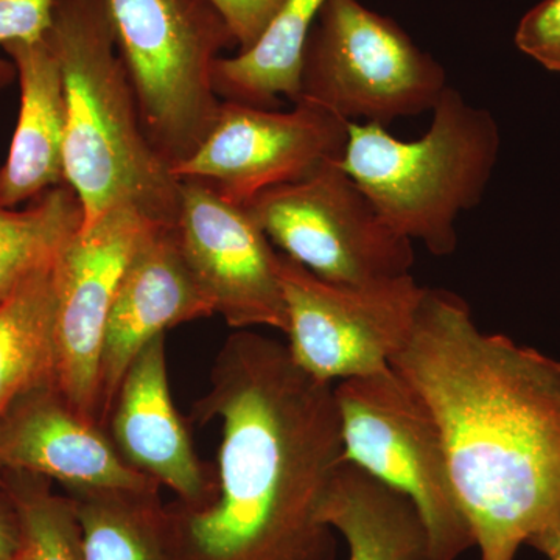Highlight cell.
Here are the masks:
<instances>
[{"label": "cell", "instance_id": "obj_20", "mask_svg": "<svg viewBox=\"0 0 560 560\" xmlns=\"http://www.w3.org/2000/svg\"><path fill=\"white\" fill-rule=\"evenodd\" d=\"M160 489L73 493L83 560H171Z\"/></svg>", "mask_w": 560, "mask_h": 560}, {"label": "cell", "instance_id": "obj_26", "mask_svg": "<svg viewBox=\"0 0 560 560\" xmlns=\"http://www.w3.org/2000/svg\"><path fill=\"white\" fill-rule=\"evenodd\" d=\"M0 560H21V534L16 512L0 504Z\"/></svg>", "mask_w": 560, "mask_h": 560}, {"label": "cell", "instance_id": "obj_14", "mask_svg": "<svg viewBox=\"0 0 560 560\" xmlns=\"http://www.w3.org/2000/svg\"><path fill=\"white\" fill-rule=\"evenodd\" d=\"M212 315V304L184 259L175 228L158 224L132 254L106 324L98 372V423L103 429L140 350L172 327Z\"/></svg>", "mask_w": 560, "mask_h": 560}, {"label": "cell", "instance_id": "obj_6", "mask_svg": "<svg viewBox=\"0 0 560 560\" xmlns=\"http://www.w3.org/2000/svg\"><path fill=\"white\" fill-rule=\"evenodd\" d=\"M342 459L415 504L431 560H456L475 547L455 489L440 427L393 368L335 386Z\"/></svg>", "mask_w": 560, "mask_h": 560}, {"label": "cell", "instance_id": "obj_23", "mask_svg": "<svg viewBox=\"0 0 560 560\" xmlns=\"http://www.w3.org/2000/svg\"><path fill=\"white\" fill-rule=\"evenodd\" d=\"M57 0H0V49L13 40L44 39L54 24ZM18 77L16 66L0 58V91Z\"/></svg>", "mask_w": 560, "mask_h": 560}, {"label": "cell", "instance_id": "obj_11", "mask_svg": "<svg viewBox=\"0 0 560 560\" xmlns=\"http://www.w3.org/2000/svg\"><path fill=\"white\" fill-rule=\"evenodd\" d=\"M348 138V120L311 103L279 110L221 101L208 138L173 175L200 179L245 206L260 191L307 178L324 162L341 160Z\"/></svg>", "mask_w": 560, "mask_h": 560}, {"label": "cell", "instance_id": "obj_1", "mask_svg": "<svg viewBox=\"0 0 560 560\" xmlns=\"http://www.w3.org/2000/svg\"><path fill=\"white\" fill-rule=\"evenodd\" d=\"M191 410L219 420L213 488L165 510L171 560H335L318 508L342 460L335 385L302 371L282 342L235 331Z\"/></svg>", "mask_w": 560, "mask_h": 560}, {"label": "cell", "instance_id": "obj_16", "mask_svg": "<svg viewBox=\"0 0 560 560\" xmlns=\"http://www.w3.org/2000/svg\"><path fill=\"white\" fill-rule=\"evenodd\" d=\"M2 50L21 83L20 119L0 167V206L11 209L66 184V98L60 62L47 36L13 40Z\"/></svg>", "mask_w": 560, "mask_h": 560}, {"label": "cell", "instance_id": "obj_12", "mask_svg": "<svg viewBox=\"0 0 560 560\" xmlns=\"http://www.w3.org/2000/svg\"><path fill=\"white\" fill-rule=\"evenodd\" d=\"M175 231L215 315L234 329L264 326L285 334L279 253L246 206L226 200L200 179H180Z\"/></svg>", "mask_w": 560, "mask_h": 560}, {"label": "cell", "instance_id": "obj_2", "mask_svg": "<svg viewBox=\"0 0 560 560\" xmlns=\"http://www.w3.org/2000/svg\"><path fill=\"white\" fill-rule=\"evenodd\" d=\"M390 368L440 427L481 560H515L560 506V361L481 331L463 298L425 287Z\"/></svg>", "mask_w": 560, "mask_h": 560}, {"label": "cell", "instance_id": "obj_13", "mask_svg": "<svg viewBox=\"0 0 560 560\" xmlns=\"http://www.w3.org/2000/svg\"><path fill=\"white\" fill-rule=\"evenodd\" d=\"M0 469L51 478L70 495L160 489L131 469L108 431L80 415L54 383L25 393L0 419Z\"/></svg>", "mask_w": 560, "mask_h": 560}, {"label": "cell", "instance_id": "obj_4", "mask_svg": "<svg viewBox=\"0 0 560 560\" xmlns=\"http://www.w3.org/2000/svg\"><path fill=\"white\" fill-rule=\"evenodd\" d=\"M431 113L429 131L411 142L382 125L349 121L340 165L394 231L433 256H448L458 246L456 220L485 197L501 135L488 109L469 105L452 86Z\"/></svg>", "mask_w": 560, "mask_h": 560}, {"label": "cell", "instance_id": "obj_3", "mask_svg": "<svg viewBox=\"0 0 560 560\" xmlns=\"http://www.w3.org/2000/svg\"><path fill=\"white\" fill-rule=\"evenodd\" d=\"M66 98L65 176L84 226L117 206L176 226L180 180L151 147L106 0H57L47 33Z\"/></svg>", "mask_w": 560, "mask_h": 560}, {"label": "cell", "instance_id": "obj_17", "mask_svg": "<svg viewBox=\"0 0 560 560\" xmlns=\"http://www.w3.org/2000/svg\"><path fill=\"white\" fill-rule=\"evenodd\" d=\"M318 518L345 537L349 560H431L415 504L348 460L335 470Z\"/></svg>", "mask_w": 560, "mask_h": 560}, {"label": "cell", "instance_id": "obj_7", "mask_svg": "<svg viewBox=\"0 0 560 560\" xmlns=\"http://www.w3.org/2000/svg\"><path fill=\"white\" fill-rule=\"evenodd\" d=\"M447 86L445 69L396 21L359 0H327L305 44L296 103L386 127L433 109Z\"/></svg>", "mask_w": 560, "mask_h": 560}, {"label": "cell", "instance_id": "obj_28", "mask_svg": "<svg viewBox=\"0 0 560 560\" xmlns=\"http://www.w3.org/2000/svg\"><path fill=\"white\" fill-rule=\"evenodd\" d=\"M0 486H3L2 478H0Z\"/></svg>", "mask_w": 560, "mask_h": 560}, {"label": "cell", "instance_id": "obj_21", "mask_svg": "<svg viewBox=\"0 0 560 560\" xmlns=\"http://www.w3.org/2000/svg\"><path fill=\"white\" fill-rule=\"evenodd\" d=\"M83 223V206L68 184L47 190L22 212L0 206V301L54 264Z\"/></svg>", "mask_w": 560, "mask_h": 560}, {"label": "cell", "instance_id": "obj_22", "mask_svg": "<svg viewBox=\"0 0 560 560\" xmlns=\"http://www.w3.org/2000/svg\"><path fill=\"white\" fill-rule=\"evenodd\" d=\"M16 475L10 503L20 525L21 560H83L73 500L55 495L43 477Z\"/></svg>", "mask_w": 560, "mask_h": 560}, {"label": "cell", "instance_id": "obj_5", "mask_svg": "<svg viewBox=\"0 0 560 560\" xmlns=\"http://www.w3.org/2000/svg\"><path fill=\"white\" fill-rule=\"evenodd\" d=\"M106 7L143 131L173 172L215 125L213 66L235 46L234 35L208 0H106Z\"/></svg>", "mask_w": 560, "mask_h": 560}, {"label": "cell", "instance_id": "obj_18", "mask_svg": "<svg viewBox=\"0 0 560 560\" xmlns=\"http://www.w3.org/2000/svg\"><path fill=\"white\" fill-rule=\"evenodd\" d=\"M327 0H287L259 43L213 66L212 86L220 101L278 109L285 95L300 97L305 44Z\"/></svg>", "mask_w": 560, "mask_h": 560}, {"label": "cell", "instance_id": "obj_8", "mask_svg": "<svg viewBox=\"0 0 560 560\" xmlns=\"http://www.w3.org/2000/svg\"><path fill=\"white\" fill-rule=\"evenodd\" d=\"M245 206L283 256L327 282L368 285L411 275L412 242L386 223L340 160Z\"/></svg>", "mask_w": 560, "mask_h": 560}, {"label": "cell", "instance_id": "obj_24", "mask_svg": "<svg viewBox=\"0 0 560 560\" xmlns=\"http://www.w3.org/2000/svg\"><path fill=\"white\" fill-rule=\"evenodd\" d=\"M515 46L550 72L560 73V0H541L515 31Z\"/></svg>", "mask_w": 560, "mask_h": 560}, {"label": "cell", "instance_id": "obj_15", "mask_svg": "<svg viewBox=\"0 0 560 560\" xmlns=\"http://www.w3.org/2000/svg\"><path fill=\"white\" fill-rule=\"evenodd\" d=\"M121 459L180 503H202L213 488V470L198 459L189 430L173 404L165 335L151 340L132 360L105 427Z\"/></svg>", "mask_w": 560, "mask_h": 560}, {"label": "cell", "instance_id": "obj_9", "mask_svg": "<svg viewBox=\"0 0 560 560\" xmlns=\"http://www.w3.org/2000/svg\"><path fill=\"white\" fill-rule=\"evenodd\" d=\"M279 276L291 359L331 385L388 371L425 293L412 275L368 285L327 282L283 254Z\"/></svg>", "mask_w": 560, "mask_h": 560}, {"label": "cell", "instance_id": "obj_19", "mask_svg": "<svg viewBox=\"0 0 560 560\" xmlns=\"http://www.w3.org/2000/svg\"><path fill=\"white\" fill-rule=\"evenodd\" d=\"M54 264L0 301V419L25 393L54 383Z\"/></svg>", "mask_w": 560, "mask_h": 560}, {"label": "cell", "instance_id": "obj_25", "mask_svg": "<svg viewBox=\"0 0 560 560\" xmlns=\"http://www.w3.org/2000/svg\"><path fill=\"white\" fill-rule=\"evenodd\" d=\"M234 35L238 54L259 43L287 0H208Z\"/></svg>", "mask_w": 560, "mask_h": 560}, {"label": "cell", "instance_id": "obj_10", "mask_svg": "<svg viewBox=\"0 0 560 560\" xmlns=\"http://www.w3.org/2000/svg\"><path fill=\"white\" fill-rule=\"evenodd\" d=\"M154 226L132 206H117L81 226L54 264V385L80 415L97 423L98 372L110 308L132 254Z\"/></svg>", "mask_w": 560, "mask_h": 560}, {"label": "cell", "instance_id": "obj_27", "mask_svg": "<svg viewBox=\"0 0 560 560\" xmlns=\"http://www.w3.org/2000/svg\"><path fill=\"white\" fill-rule=\"evenodd\" d=\"M526 545L541 552L548 560H560V506L550 521L529 537Z\"/></svg>", "mask_w": 560, "mask_h": 560}]
</instances>
